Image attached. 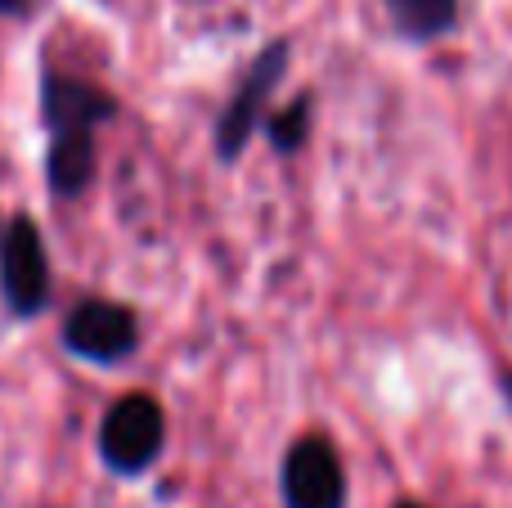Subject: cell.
Segmentation results:
<instances>
[{
  "label": "cell",
  "instance_id": "52a82bcc",
  "mask_svg": "<svg viewBox=\"0 0 512 508\" xmlns=\"http://www.w3.org/2000/svg\"><path fill=\"white\" fill-rule=\"evenodd\" d=\"M45 180H50L54 198H81L95 180V135L68 131L50 135V153H45Z\"/></svg>",
  "mask_w": 512,
  "mask_h": 508
},
{
  "label": "cell",
  "instance_id": "3957f363",
  "mask_svg": "<svg viewBox=\"0 0 512 508\" xmlns=\"http://www.w3.org/2000/svg\"><path fill=\"white\" fill-rule=\"evenodd\" d=\"M63 347L72 356L90 360V365H122L140 347V320L131 306L104 302V297H86L68 311L63 320Z\"/></svg>",
  "mask_w": 512,
  "mask_h": 508
},
{
  "label": "cell",
  "instance_id": "8992f818",
  "mask_svg": "<svg viewBox=\"0 0 512 508\" xmlns=\"http://www.w3.org/2000/svg\"><path fill=\"white\" fill-rule=\"evenodd\" d=\"M117 117V99L108 90H99L95 81L68 77V72H41V122L50 135H68V131H90L113 122Z\"/></svg>",
  "mask_w": 512,
  "mask_h": 508
},
{
  "label": "cell",
  "instance_id": "277c9868",
  "mask_svg": "<svg viewBox=\"0 0 512 508\" xmlns=\"http://www.w3.org/2000/svg\"><path fill=\"white\" fill-rule=\"evenodd\" d=\"M288 54H292L288 41H274V45H265V50L252 59V68L243 72L239 90L230 95L221 122H216V153H221V162L243 158L256 122H261V108H270L274 86H279V77L288 72Z\"/></svg>",
  "mask_w": 512,
  "mask_h": 508
},
{
  "label": "cell",
  "instance_id": "7a4b0ae2",
  "mask_svg": "<svg viewBox=\"0 0 512 508\" xmlns=\"http://www.w3.org/2000/svg\"><path fill=\"white\" fill-rule=\"evenodd\" d=\"M0 297L18 320H32L50 306V257L32 216H14L0 234Z\"/></svg>",
  "mask_w": 512,
  "mask_h": 508
},
{
  "label": "cell",
  "instance_id": "6da1fadb",
  "mask_svg": "<svg viewBox=\"0 0 512 508\" xmlns=\"http://www.w3.org/2000/svg\"><path fill=\"white\" fill-rule=\"evenodd\" d=\"M167 446V419L149 392H126L99 423V459L117 477H140Z\"/></svg>",
  "mask_w": 512,
  "mask_h": 508
},
{
  "label": "cell",
  "instance_id": "8fae6325",
  "mask_svg": "<svg viewBox=\"0 0 512 508\" xmlns=\"http://www.w3.org/2000/svg\"><path fill=\"white\" fill-rule=\"evenodd\" d=\"M396 508H427V504H418V500H400Z\"/></svg>",
  "mask_w": 512,
  "mask_h": 508
},
{
  "label": "cell",
  "instance_id": "ba28073f",
  "mask_svg": "<svg viewBox=\"0 0 512 508\" xmlns=\"http://www.w3.org/2000/svg\"><path fill=\"white\" fill-rule=\"evenodd\" d=\"M391 18H396V32L409 41H436L454 32L459 0H391Z\"/></svg>",
  "mask_w": 512,
  "mask_h": 508
},
{
  "label": "cell",
  "instance_id": "5b68a950",
  "mask_svg": "<svg viewBox=\"0 0 512 508\" xmlns=\"http://www.w3.org/2000/svg\"><path fill=\"white\" fill-rule=\"evenodd\" d=\"M283 504L288 508H346V468L328 437H301L283 459Z\"/></svg>",
  "mask_w": 512,
  "mask_h": 508
},
{
  "label": "cell",
  "instance_id": "30bf717a",
  "mask_svg": "<svg viewBox=\"0 0 512 508\" xmlns=\"http://www.w3.org/2000/svg\"><path fill=\"white\" fill-rule=\"evenodd\" d=\"M32 0H0V14H23Z\"/></svg>",
  "mask_w": 512,
  "mask_h": 508
},
{
  "label": "cell",
  "instance_id": "9c48e42d",
  "mask_svg": "<svg viewBox=\"0 0 512 508\" xmlns=\"http://www.w3.org/2000/svg\"><path fill=\"white\" fill-rule=\"evenodd\" d=\"M310 108H315V99L297 95L288 108H279V113L265 122V135H270V144L283 153V158H292V153L306 144V135H310Z\"/></svg>",
  "mask_w": 512,
  "mask_h": 508
}]
</instances>
